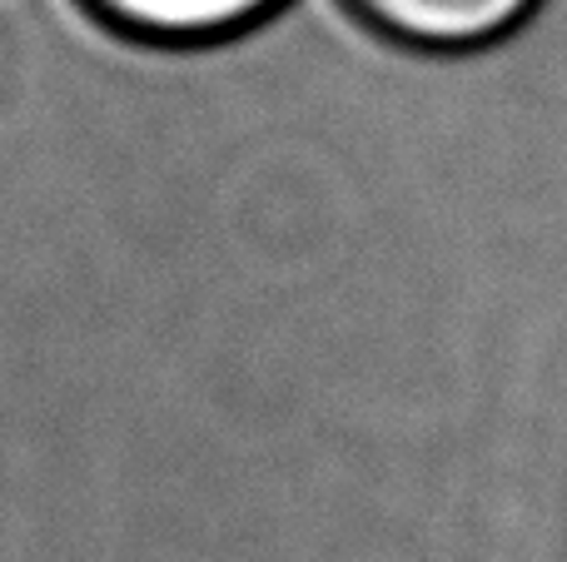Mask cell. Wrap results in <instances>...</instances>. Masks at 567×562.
Listing matches in <instances>:
<instances>
[{
    "label": "cell",
    "mask_w": 567,
    "mask_h": 562,
    "mask_svg": "<svg viewBox=\"0 0 567 562\" xmlns=\"http://www.w3.org/2000/svg\"><path fill=\"white\" fill-rule=\"evenodd\" d=\"M353 15L409 50H483L508 40L543 0H349Z\"/></svg>",
    "instance_id": "1"
},
{
    "label": "cell",
    "mask_w": 567,
    "mask_h": 562,
    "mask_svg": "<svg viewBox=\"0 0 567 562\" xmlns=\"http://www.w3.org/2000/svg\"><path fill=\"white\" fill-rule=\"evenodd\" d=\"M105 30L140 45H215L269 20L284 0H80Z\"/></svg>",
    "instance_id": "2"
}]
</instances>
